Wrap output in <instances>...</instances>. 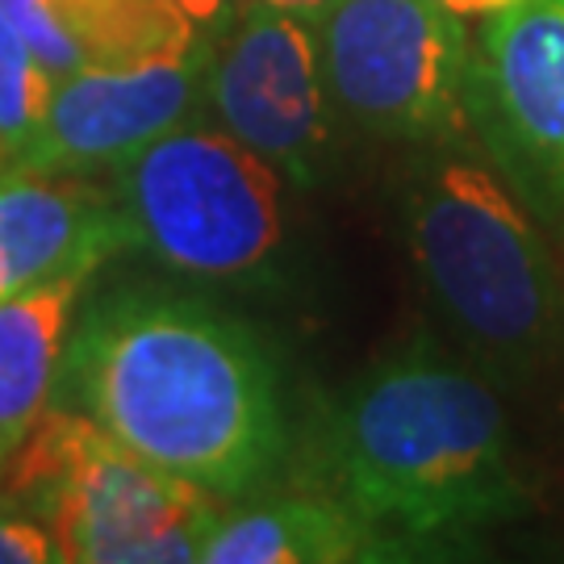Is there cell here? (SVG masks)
I'll list each match as a JSON object with an SVG mask.
<instances>
[{"label":"cell","instance_id":"1","mask_svg":"<svg viewBox=\"0 0 564 564\" xmlns=\"http://www.w3.org/2000/svg\"><path fill=\"white\" fill-rule=\"evenodd\" d=\"M63 372L121 447L218 498L256 489L281 460L276 368L239 318L197 297H109L84 318Z\"/></svg>","mask_w":564,"mask_h":564},{"label":"cell","instance_id":"2","mask_svg":"<svg viewBox=\"0 0 564 564\" xmlns=\"http://www.w3.org/2000/svg\"><path fill=\"white\" fill-rule=\"evenodd\" d=\"M314 460V489L398 547L473 540L527 506L494 389L426 347H405L343 389L323 414Z\"/></svg>","mask_w":564,"mask_h":564},{"label":"cell","instance_id":"3","mask_svg":"<svg viewBox=\"0 0 564 564\" xmlns=\"http://www.w3.org/2000/svg\"><path fill=\"white\" fill-rule=\"evenodd\" d=\"M405 239L426 293L481 360L547 364L564 343V281L523 193L468 151H435L405 188Z\"/></svg>","mask_w":564,"mask_h":564},{"label":"cell","instance_id":"4","mask_svg":"<svg viewBox=\"0 0 564 564\" xmlns=\"http://www.w3.org/2000/svg\"><path fill=\"white\" fill-rule=\"evenodd\" d=\"M18 489L42 494L59 561L188 564L202 561L223 498L121 447L88 414L42 410L18 447Z\"/></svg>","mask_w":564,"mask_h":564},{"label":"cell","instance_id":"5","mask_svg":"<svg viewBox=\"0 0 564 564\" xmlns=\"http://www.w3.org/2000/svg\"><path fill=\"white\" fill-rule=\"evenodd\" d=\"M113 172L134 247L172 272L239 281L284 239V176L223 126L184 121Z\"/></svg>","mask_w":564,"mask_h":564},{"label":"cell","instance_id":"6","mask_svg":"<svg viewBox=\"0 0 564 564\" xmlns=\"http://www.w3.org/2000/svg\"><path fill=\"white\" fill-rule=\"evenodd\" d=\"M330 105L384 139H452L473 118L477 46L440 0H339L314 21Z\"/></svg>","mask_w":564,"mask_h":564},{"label":"cell","instance_id":"7","mask_svg":"<svg viewBox=\"0 0 564 564\" xmlns=\"http://www.w3.org/2000/svg\"><path fill=\"white\" fill-rule=\"evenodd\" d=\"M214 126L256 151L284 181L310 188L330 155V93L314 21L247 0L205 72Z\"/></svg>","mask_w":564,"mask_h":564},{"label":"cell","instance_id":"8","mask_svg":"<svg viewBox=\"0 0 564 564\" xmlns=\"http://www.w3.org/2000/svg\"><path fill=\"white\" fill-rule=\"evenodd\" d=\"M209 55L214 46H188L59 76L34 139L13 163L76 176L118 167L193 118L205 93Z\"/></svg>","mask_w":564,"mask_h":564},{"label":"cell","instance_id":"9","mask_svg":"<svg viewBox=\"0 0 564 564\" xmlns=\"http://www.w3.org/2000/svg\"><path fill=\"white\" fill-rule=\"evenodd\" d=\"M473 118L506 172L564 209V0H527L485 21Z\"/></svg>","mask_w":564,"mask_h":564},{"label":"cell","instance_id":"10","mask_svg":"<svg viewBox=\"0 0 564 564\" xmlns=\"http://www.w3.org/2000/svg\"><path fill=\"white\" fill-rule=\"evenodd\" d=\"M126 247L134 235L118 193L76 172L0 167V302L67 272H97Z\"/></svg>","mask_w":564,"mask_h":564},{"label":"cell","instance_id":"11","mask_svg":"<svg viewBox=\"0 0 564 564\" xmlns=\"http://www.w3.org/2000/svg\"><path fill=\"white\" fill-rule=\"evenodd\" d=\"M0 18L34 46L55 80L80 67L218 46L197 39L172 0H0Z\"/></svg>","mask_w":564,"mask_h":564},{"label":"cell","instance_id":"12","mask_svg":"<svg viewBox=\"0 0 564 564\" xmlns=\"http://www.w3.org/2000/svg\"><path fill=\"white\" fill-rule=\"evenodd\" d=\"M389 535L335 494H293L230 510L202 547L205 564H356L398 556Z\"/></svg>","mask_w":564,"mask_h":564},{"label":"cell","instance_id":"13","mask_svg":"<svg viewBox=\"0 0 564 564\" xmlns=\"http://www.w3.org/2000/svg\"><path fill=\"white\" fill-rule=\"evenodd\" d=\"M93 272H67L0 302V460L46 410L67 360V330Z\"/></svg>","mask_w":564,"mask_h":564},{"label":"cell","instance_id":"14","mask_svg":"<svg viewBox=\"0 0 564 564\" xmlns=\"http://www.w3.org/2000/svg\"><path fill=\"white\" fill-rule=\"evenodd\" d=\"M55 76L34 55V46L0 18V160L13 163L34 139L51 105Z\"/></svg>","mask_w":564,"mask_h":564},{"label":"cell","instance_id":"15","mask_svg":"<svg viewBox=\"0 0 564 564\" xmlns=\"http://www.w3.org/2000/svg\"><path fill=\"white\" fill-rule=\"evenodd\" d=\"M59 561L55 531L39 519L21 514H0V564H51Z\"/></svg>","mask_w":564,"mask_h":564},{"label":"cell","instance_id":"16","mask_svg":"<svg viewBox=\"0 0 564 564\" xmlns=\"http://www.w3.org/2000/svg\"><path fill=\"white\" fill-rule=\"evenodd\" d=\"M247 0H172V9L181 13L193 30H197V39L205 42H218L235 25L239 18V9Z\"/></svg>","mask_w":564,"mask_h":564},{"label":"cell","instance_id":"17","mask_svg":"<svg viewBox=\"0 0 564 564\" xmlns=\"http://www.w3.org/2000/svg\"><path fill=\"white\" fill-rule=\"evenodd\" d=\"M440 4L464 21H489L506 9H514V4H527V0H440Z\"/></svg>","mask_w":564,"mask_h":564},{"label":"cell","instance_id":"18","mask_svg":"<svg viewBox=\"0 0 564 564\" xmlns=\"http://www.w3.org/2000/svg\"><path fill=\"white\" fill-rule=\"evenodd\" d=\"M256 4H272V9L293 13V18H302V21H318L326 9H335L339 0H256Z\"/></svg>","mask_w":564,"mask_h":564},{"label":"cell","instance_id":"19","mask_svg":"<svg viewBox=\"0 0 564 564\" xmlns=\"http://www.w3.org/2000/svg\"><path fill=\"white\" fill-rule=\"evenodd\" d=\"M0 167H4V160H0Z\"/></svg>","mask_w":564,"mask_h":564}]
</instances>
